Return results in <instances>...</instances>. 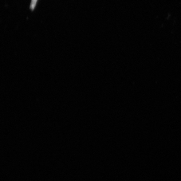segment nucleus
Instances as JSON below:
<instances>
[{
  "label": "nucleus",
  "mask_w": 181,
  "mask_h": 181,
  "mask_svg": "<svg viewBox=\"0 0 181 181\" xmlns=\"http://www.w3.org/2000/svg\"><path fill=\"white\" fill-rule=\"evenodd\" d=\"M37 1V0H32L31 5H30V9L33 10L35 8L36 6Z\"/></svg>",
  "instance_id": "nucleus-1"
}]
</instances>
